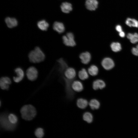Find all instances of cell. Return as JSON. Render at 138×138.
Segmentation results:
<instances>
[{
    "label": "cell",
    "instance_id": "1",
    "mask_svg": "<svg viewBox=\"0 0 138 138\" xmlns=\"http://www.w3.org/2000/svg\"><path fill=\"white\" fill-rule=\"evenodd\" d=\"M28 57L30 62L33 64H38L45 60L46 55L40 47L36 46L29 52Z\"/></svg>",
    "mask_w": 138,
    "mask_h": 138
},
{
    "label": "cell",
    "instance_id": "2",
    "mask_svg": "<svg viewBox=\"0 0 138 138\" xmlns=\"http://www.w3.org/2000/svg\"><path fill=\"white\" fill-rule=\"evenodd\" d=\"M20 113L23 119L27 120H30L35 116L36 111L32 106L27 105L22 107L20 110Z\"/></svg>",
    "mask_w": 138,
    "mask_h": 138
},
{
    "label": "cell",
    "instance_id": "3",
    "mask_svg": "<svg viewBox=\"0 0 138 138\" xmlns=\"http://www.w3.org/2000/svg\"><path fill=\"white\" fill-rule=\"evenodd\" d=\"M0 124L2 127L8 130H12L15 128L16 125L9 121L8 116L6 114H2L0 117Z\"/></svg>",
    "mask_w": 138,
    "mask_h": 138
},
{
    "label": "cell",
    "instance_id": "4",
    "mask_svg": "<svg viewBox=\"0 0 138 138\" xmlns=\"http://www.w3.org/2000/svg\"><path fill=\"white\" fill-rule=\"evenodd\" d=\"M25 74L27 78L31 81L36 79L39 75L38 69L34 66L29 67L26 69Z\"/></svg>",
    "mask_w": 138,
    "mask_h": 138
},
{
    "label": "cell",
    "instance_id": "5",
    "mask_svg": "<svg viewBox=\"0 0 138 138\" xmlns=\"http://www.w3.org/2000/svg\"><path fill=\"white\" fill-rule=\"evenodd\" d=\"M62 39L63 43L66 46L74 47L76 45L74 35L71 32H68L66 35L63 36Z\"/></svg>",
    "mask_w": 138,
    "mask_h": 138
},
{
    "label": "cell",
    "instance_id": "6",
    "mask_svg": "<svg viewBox=\"0 0 138 138\" xmlns=\"http://www.w3.org/2000/svg\"><path fill=\"white\" fill-rule=\"evenodd\" d=\"M14 73L15 75L13 77V79L15 82L19 83L24 78L25 73L22 68L20 67H16L14 69Z\"/></svg>",
    "mask_w": 138,
    "mask_h": 138
},
{
    "label": "cell",
    "instance_id": "7",
    "mask_svg": "<svg viewBox=\"0 0 138 138\" xmlns=\"http://www.w3.org/2000/svg\"><path fill=\"white\" fill-rule=\"evenodd\" d=\"M65 78L69 80H73L76 75L75 70L73 68L68 67L65 69L64 72Z\"/></svg>",
    "mask_w": 138,
    "mask_h": 138
},
{
    "label": "cell",
    "instance_id": "8",
    "mask_svg": "<svg viewBox=\"0 0 138 138\" xmlns=\"http://www.w3.org/2000/svg\"><path fill=\"white\" fill-rule=\"evenodd\" d=\"M101 64L104 68L107 70L111 69L114 66L113 61L109 57H106L103 59L101 61Z\"/></svg>",
    "mask_w": 138,
    "mask_h": 138
},
{
    "label": "cell",
    "instance_id": "9",
    "mask_svg": "<svg viewBox=\"0 0 138 138\" xmlns=\"http://www.w3.org/2000/svg\"><path fill=\"white\" fill-rule=\"evenodd\" d=\"M11 83L10 79L8 76H3L0 78V86L2 89H8Z\"/></svg>",
    "mask_w": 138,
    "mask_h": 138
},
{
    "label": "cell",
    "instance_id": "10",
    "mask_svg": "<svg viewBox=\"0 0 138 138\" xmlns=\"http://www.w3.org/2000/svg\"><path fill=\"white\" fill-rule=\"evenodd\" d=\"M79 57L82 63L87 64L91 60V55L89 52L86 51L80 53L79 55Z\"/></svg>",
    "mask_w": 138,
    "mask_h": 138
},
{
    "label": "cell",
    "instance_id": "11",
    "mask_svg": "<svg viewBox=\"0 0 138 138\" xmlns=\"http://www.w3.org/2000/svg\"><path fill=\"white\" fill-rule=\"evenodd\" d=\"M106 86L105 83L102 80L98 79L94 80L92 84V87L95 90L102 89Z\"/></svg>",
    "mask_w": 138,
    "mask_h": 138
},
{
    "label": "cell",
    "instance_id": "12",
    "mask_svg": "<svg viewBox=\"0 0 138 138\" xmlns=\"http://www.w3.org/2000/svg\"><path fill=\"white\" fill-rule=\"evenodd\" d=\"M98 2L97 0H86L85 5L88 10H95L98 7Z\"/></svg>",
    "mask_w": 138,
    "mask_h": 138
},
{
    "label": "cell",
    "instance_id": "13",
    "mask_svg": "<svg viewBox=\"0 0 138 138\" xmlns=\"http://www.w3.org/2000/svg\"><path fill=\"white\" fill-rule=\"evenodd\" d=\"M71 86L73 90L76 92H80L84 89V86L82 83L78 80L73 81Z\"/></svg>",
    "mask_w": 138,
    "mask_h": 138
},
{
    "label": "cell",
    "instance_id": "14",
    "mask_svg": "<svg viewBox=\"0 0 138 138\" xmlns=\"http://www.w3.org/2000/svg\"><path fill=\"white\" fill-rule=\"evenodd\" d=\"M53 28L59 33L63 32L65 30V27L63 23L57 21L55 22L54 23Z\"/></svg>",
    "mask_w": 138,
    "mask_h": 138
},
{
    "label": "cell",
    "instance_id": "15",
    "mask_svg": "<svg viewBox=\"0 0 138 138\" xmlns=\"http://www.w3.org/2000/svg\"><path fill=\"white\" fill-rule=\"evenodd\" d=\"M5 21L7 27L10 28L16 27L18 24L17 20L14 18L7 17L5 19Z\"/></svg>",
    "mask_w": 138,
    "mask_h": 138
},
{
    "label": "cell",
    "instance_id": "16",
    "mask_svg": "<svg viewBox=\"0 0 138 138\" xmlns=\"http://www.w3.org/2000/svg\"><path fill=\"white\" fill-rule=\"evenodd\" d=\"M60 7L62 11L66 13H69L73 9L72 4L67 2L63 3Z\"/></svg>",
    "mask_w": 138,
    "mask_h": 138
},
{
    "label": "cell",
    "instance_id": "17",
    "mask_svg": "<svg viewBox=\"0 0 138 138\" xmlns=\"http://www.w3.org/2000/svg\"><path fill=\"white\" fill-rule=\"evenodd\" d=\"M89 102L86 99L80 98L78 99L76 102L77 106L82 109L86 108L88 105Z\"/></svg>",
    "mask_w": 138,
    "mask_h": 138
},
{
    "label": "cell",
    "instance_id": "18",
    "mask_svg": "<svg viewBox=\"0 0 138 138\" xmlns=\"http://www.w3.org/2000/svg\"><path fill=\"white\" fill-rule=\"evenodd\" d=\"M88 105L90 108L92 110L98 109L100 108V105L99 101L95 99H91L89 102Z\"/></svg>",
    "mask_w": 138,
    "mask_h": 138
},
{
    "label": "cell",
    "instance_id": "19",
    "mask_svg": "<svg viewBox=\"0 0 138 138\" xmlns=\"http://www.w3.org/2000/svg\"><path fill=\"white\" fill-rule=\"evenodd\" d=\"M125 23L130 27L138 28V21L135 19L128 18L125 20Z\"/></svg>",
    "mask_w": 138,
    "mask_h": 138
},
{
    "label": "cell",
    "instance_id": "20",
    "mask_svg": "<svg viewBox=\"0 0 138 138\" xmlns=\"http://www.w3.org/2000/svg\"><path fill=\"white\" fill-rule=\"evenodd\" d=\"M78 76L81 80H84L88 78L89 73L85 69L83 68L79 71Z\"/></svg>",
    "mask_w": 138,
    "mask_h": 138
},
{
    "label": "cell",
    "instance_id": "21",
    "mask_svg": "<svg viewBox=\"0 0 138 138\" xmlns=\"http://www.w3.org/2000/svg\"><path fill=\"white\" fill-rule=\"evenodd\" d=\"M98 67L95 65H91L88 69L89 74L92 76H96L98 73Z\"/></svg>",
    "mask_w": 138,
    "mask_h": 138
},
{
    "label": "cell",
    "instance_id": "22",
    "mask_svg": "<svg viewBox=\"0 0 138 138\" xmlns=\"http://www.w3.org/2000/svg\"><path fill=\"white\" fill-rule=\"evenodd\" d=\"M37 26L41 30L45 31L47 30L49 25L45 20H42L38 22Z\"/></svg>",
    "mask_w": 138,
    "mask_h": 138
},
{
    "label": "cell",
    "instance_id": "23",
    "mask_svg": "<svg viewBox=\"0 0 138 138\" xmlns=\"http://www.w3.org/2000/svg\"><path fill=\"white\" fill-rule=\"evenodd\" d=\"M93 116L91 113L86 112L84 113L83 116V120L88 123H91L93 120Z\"/></svg>",
    "mask_w": 138,
    "mask_h": 138
},
{
    "label": "cell",
    "instance_id": "24",
    "mask_svg": "<svg viewBox=\"0 0 138 138\" xmlns=\"http://www.w3.org/2000/svg\"><path fill=\"white\" fill-rule=\"evenodd\" d=\"M127 37L132 43H135L138 42V34L137 33H128Z\"/></svg>",
    "mask_w": 138,
    "mask_h": 138
},
{
    "label": "cell",
    "instance_id": "25",
    "mask_svg": "<svg viewBox=\"0 0 138 138\" xmlns=\"http://www.w3.org/2000/svg\"><path fill=\"white\" fill-rule=\"evenodd\" d=\"M110 47L112 50L114 52L120 51L121 49V45L118 42L112 43L110 45Z\"/></svg>",
    "mask_w": 138,
    "mask_h": 138
},
{
    "label": "cell",
    "instance_id": "26",
    "mask_svg": "<svg viewBox=\"0 0 138 138\" xmlns=\"http://www.w3.org/2000/svg\"><path fill=\"white\" fill-rule=\"evenodd\" d=\"M8 119L12 124H15L17 122L18 119L16 116L13 114H10L8 116Z\"/></svg>",
    "mask_w": 138,
    "mask_h": 138
},
{
    "label": "cell",
    "instance_id": "27",
    "mask_svg": "<svg viewBox=\"0 0 138 138\" xmlns=\"http://www.w3.org/2000/svg\"><path fill=\"white\" fill-rule=\"evenodd\" d=\"M35 134L36 136L38 138L42 137L44 135L43 129L41 128H37L35 132Z\"/></svg>",
    "mask_w": 138,
    "mask_h": 138
},
{
    "label": "cell",
    "instance_id": "28",
    "mask_svg": "<svg viewBox=\"0 0 138 138\" xmlns=\"http://www.w3.org/2000/svg\"><path fill=\"white\" fill-rule=\"evenodd\" d=\"M132 52L134 55L138 56V45H137L135 47L132 48Z\"/></svg>",
    "mask_w": 138,
    "mask_h": 138
},
{
    "label": "cell",
    "instance_id": "29",
    "mask_svg": "<svg viewBox=\"0 0 138 138\" xmlns=\"http://www.w3.org/2000/svg\"><path fill=\"white\" fill-rule=\"evenodd\" d=\"M116 29L118 32H119L122 31V27L121 26L119 25H118L116 26Z\"/></svg>",
    "mask_w": 138,
    "mask_h": 138
},
{
    "label": "cell",
    "instance_id": "30",
    "mask_svg": "<svg viewBox=\"0 0 138 138\" xmlns=\"http://www.w3.org/2000/svg\"><path fill=\"white\" fill-rule=\"evenodd\" d=\"M119 35L121 37H124L125 36L124 32L122 31L119 32Z\"/></svg>",
    "mask_w": 138,
    "mask_h": 138
}]
</instances>
